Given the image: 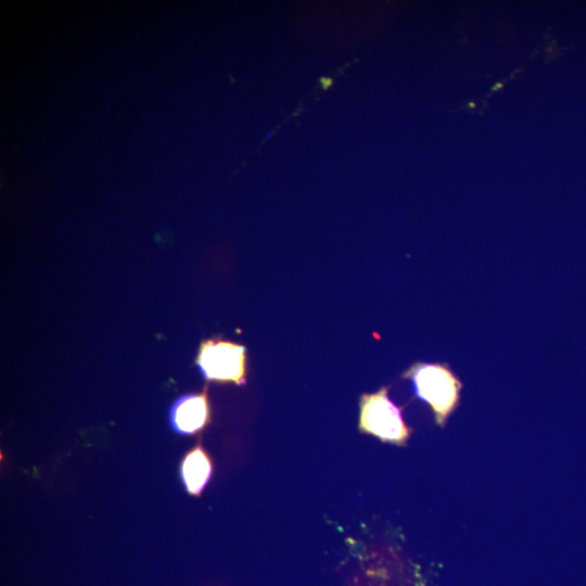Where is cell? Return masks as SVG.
<instances>
[{"instance_id": "cell-5", "label": "cell", "mask_w": 586, "mask_h": 586, "mask_svg": "<svg viewBox=\"0 0 586 586\" xmlns=\"http://www.w3.org/2000/svg\"><path fill=\"white\" fill-rule=\"evenodd\" d=\"M212 470V461L201 445L188 451L180 464V475L187 492L199 496L208 483Z\"/></svg>"}, {"instance_id": "cell-3", "label": "cell", "mask_w": 586, "mask_h": 586, "mask_svg": "<svg viewBox=\"0 0 586 586\" xmlns=\"http://www.w3.org/2000/svg\"><path fill=\"white\" fill-rule=\"evenodd\" d=\"M203 375L219 382L245 383V347L222 340L202 342L196 357Z\"/></svg>"}, {"instance_id": "cell-1", "label": "cell", "mask_w": 586, "mask_h": 586, "mask_svg": "<svg viewBox=\"0 0 586 586\" xmlns=\"http://www.w3.org/2000/svg\"><path fill=\"white\" fill-rule=\"evenodd\" d=\"M403 378L411 380L416 396L426 402L437 425L444 428L460 402L462 382L448 364L416 362Z\"/></svg>"}, {"instance_id": "cell-4", "label": "cell", "mask_w": 586, "mask_h": 586, "mask_svg": "<svg viewBox=\"0 0 586 586\" xmlns=\"http://www.w3.org/2000/svg\"><path fill=\"white\" fill-rule=\"evenodd\" d=\"M209 405L206 388L194 395H187L176 402L170 419L176 432L194 434L204 429L209 421Z\"/></svg>"}, {"instance_id": "cell-2", "label": "cell", "mask_w": 586, "mask_h": 586, "mask_svg": "<svg viewBox=\"0 0 586 586\" xmlns=\"http://www.w3.org/2000/svg\"><path fill=\"white\" fill-rule=\"evenodd\" d=\"M359 430L382 442L405 446L412 429L404 421L400 408L388 398V387L360 397Z\"/></svg>"}, {"instance_id": "cell-6", "label": "cell", "mask_w": 586, "mask_h": 586, "mask_svg": "<svg viewBox=\"0 0 586 586\" xmlns=\"http://www.w3.org/2000/svg\"><path fill=\"white\" fill-rule=\"evenodd\" d=\"M320 81H321V85H322L323 89H328L332 84V79H330V78H322Z\"/></svg>"}]
</instances>
